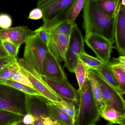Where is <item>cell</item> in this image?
<instances>
[{"label":"cell","instance_id":"obj_1","mask_svg":"<svg viewBox=\"0 0 125 125\" xmlns=\"http://www.w3.org/2000/svg\"><path fill=\"white\" fill-rule=\"evenodd\" d=\"M115 17L109 16L103 12L95 0H86L83 14V26L86 36L96 34L104 37L114 44Z\"/></svg>","mask_w":125,"mask_h":125},{"label":"cell","instance_id":"obj_2","mask_svg":"<svg viewBox=\"0 0 125 125\" xmlns=\"http://www.w3.org/2000/svg\"><path fill=\"white\" fill-rule=\"evenodd\" d=\"M78 91L79 100L77 106L75 125H96L100 121L101 117L87 78Z\"/></svg>","mask_w":125,"mask_h":125},{"label":"cell","instance_id":"obj_3","mask_svg":"<svg viewBox=\"0 0 125 125\" xmlns=\"http://www.w3.org/2000/svg\"><path fill=\"white\" fill-rule=\"evenodd\" d=\"M76 0H38L37 7L43 14L42 26L49 31L67 19V15Z\"/></svg>","mask_w":125,"mask_h":125},{"label":"cell","instance_id":"obj_4","mask_svg":"<svg viewBox=\"0 0 125 125\" xmlns=\"http://www.w3.org/2000/svg\"><path fill=\"white\" fill-rule=\"evenodd\" d=\"M27 94L15 88L0 84V111L24 116L27 114Z\"/></svg>","mask_w":125,"mask_h":125},{"label":"cell","instance_id":"obj_5","mask_svg":"<svg viewBox=\"0 0 125 125\" xmlns=\"http://www.w3.org/2000/svg\"><path fill=\"white\" fill-rule=\"evenodd\" d=\"M23 58L31 67L43 76V65L48 51L47 45L34 33L25 42Z\"/></svg>","mask_w":125,"mask_h":125},{"label":"cell","instance_id":"obj_6","mask_svg":"<svg viewBox=\"0 0 125 125\" xmlns=\"http://www.w3.org/2000/svg\"><path fill=\"white\" fill-rule=\"evenodd\" d=\"M17 61L21 72L27 77L34 89L40 96L52 103H59L64 100L51 89L42 76L31 67L23 58L17 59Z\"/></svg>","mask_w":125,"mask_h":125},{"label":"cell","instance_id":"obj_7","mask_svg":"<svg viewBox=\"0 0 125 125\" xmlns=\"http://www.w3.org/2000/svg\"><path fill=\"white\" fill-rule=\"evenodd\" d=\"M84 51V40L78 26L74 27L70 36L69 41L65 59L64 66L73 73L80 60V54Z\"/></svg>","mask_w":125,"mask_h":125},{"label":"cell","instance_id":"obj_8","mask_svg":"<svg viewBox=\"0 0 125 125\" xmlns=\"http://www.w3.org/2000/svg\"><path fill=\"white\" fill-rule=\"evenodd\" d=\"M47 100L40 96L27 95L26 108L27 113L31 114L35 121L33 125H61L48 116L46 104Z\"/></svg>","mask_w":125,"mask_h":125},{"label":"cell","instance_id":"obj_9","mask_svg":"<svg viewBox=\"0 0 125 125\" xmlns=\"http://www.w3.org/2000/svg\"><path fill=\"white\" fill-rule=\"evenodd\" d=\"M91 71L99 84L107 105L114 108L122 114H125V102L122 95L106 82L96 71L93 70H91Z\"/></svg>","mask_w":125,"mask_h":125},{"label":"cell","instance_id":"obj_10","mask_svg":"<svg viewBox=\"0 0 125 125\" xmlns=\"http://www.w3.org/2000/svg\"><path fill=\"white\" fill-rule=\"evenodd\" d=\"M84 41L101 61L105 64L110 62L113 43L104 37L96 34L85 36Z\"/></svg>","mask_w":125,"mask_h":125},{"label":"cell","instance_id":"obj_11","mask_svg":"<svg viewBox=\"0 0 125 125\" xmlns=\"http://www.w3.org/2000/svg\"><path fill=\"white\" fill-rule=\"evenodd\" d=\"M42 77L57 94L64 100L74 103L77 106L79 100V92L70 83L67 79L56 80Z\"/></svg>","mask_w":125,"mask_h":125},{"label":"cell","instance_id":"obj_12","mask_svg":"<svg viewBox=\"0 0 125 125\" xmlns=\"http://www.w3.org/2000/svg\"><path fill=\"white\" fill-rule=\"evenodd\" d=\"M114 35L116 49L120 55H125V6L120 4L114 19Z\"/></svg>","mask_w":125,"mask_h":125},{"label":"cell","instance_id":"obj_13","mask_svg":"<svg viewBox=\"0 0 125 125\" xmlns=\"http://www.w3.org/2000/svg\"><path fill=\"white\" fill-rule=\"evenodd\" d=\"M34 34V31L26 26H18L0 30V40L21 46Z\"/></svg>","mask_w":125,"mask_h":125},{"label":"cell","instance_id":"obj_14","mask_svg":"<svg viewBox=\"0 0 125 125\" xmlns=\"http://www.w3.org/2000/svg\"><path fill=\"white\" fill-rule=\"evenodd\" d=\"M43 77L56 80L67 79L64 70L56 58L48 50L43 65Z\"/></svg>","mask_w":125,"mask_h":125},{"label":"cell","instance_id":"obj_15","mask_svg":"<svg viewBox=\"0 0 125 125\" xmlns=\"http://www.w3.org/2000/svg\"><path fill=\"white\" fill-rule=\"evenodd\" d=\"M49 34L48 49L59 62H64L70 35Z\"/></svg>","mask_w":125,"mask_h":125},{"label":"cell","instance_id":"obj_16","mask_svg":"<svg viewBox=\"0 0 125 125\" xmlns=\"http://www.w3.org/2000/svg\"><path fill=\"white\" fill-rule=\"evenodd\" d=\"M46 108L48 116L60 125H75V122L72 119L48 100L46 104Z\"/></svg>","mask_w":125,"mask_h":125},{"label":"cell","instance_id":"obj_17","mask_svg":"<svg viewBox=\"0 0 125 125\" xmlns=\"http://www.w3.org/2000/svg\"><path fill=\"white\" fill-rule=\"evenodd\" d=\"M87 78L90 83L93 97L100 115L105 110L107 104L103 97L99 84L92 74L91 70H88Z\"/></svg>","mask_w":125,"mask_h":125},{"label":"cell","instance_id":"obj_18","mask_svg":"<svg viewBox=\"0 0 125 125\" xmlns=\"http://www.w3.org/2000/svg\"><path fill=\"white\" fill-rule=\"evenodd\" d=\"M100 116L112 125H125V114H122L109 106H106Z\"/></svg>","mask_w":125,"mask_h":125},{"label":"cell","instance_id":"obj_19","mask_svg":"<svg viewBox=\"0 0 125 125\" xmlns=\"http://www.w3.org/2000/svg\"><path fill=\"white\" fill-rule=\"evenodd\" d=\"M111 62L104 65L97 67L92 70L96 71L106 82L121 93L119 84L116 80L110 67Z\"/></svg>","mask_w":125,"mask_h":125},{"label":"cell","instance_id":"obj_20","mask_svg":"<svg viewBox=\"0 0 125 125\" xmlns=\"http://www.w3.org/2000/svg\"><path fill=\"white\" fill-rule=\"evenodd\" d=\"M100 9L109 16L115 17L121 0H95Z\"/></svg>","mask_w":125,"mask_h":125},{"label":"cell","instance_id":"obj_21","mask_svg":"<svg viewBox=\"0 0 125 125\" xmlns=\"http://www.w3.org/2000/svg\"><path fill=\"white\" fill-rule=\"evenodd\" d=\"M77 26L75 21L70 22L65 20L60 22L48 31L50 33L53 34L70 35L74 27Z\"/></svg>","mask_w":125,"mask_h":125},{"label":"cell","instance_id":"obj_22","mask_svg":"<svg viewBox=\"0 0 125 125\" xmlns=\"http://www.w3.org/2000/svg\"><path fill=\"white\" fill-rule=\"evenodd\" d=\"M52 103L72 119L75 122L77 114V106L74 103L64 100L59 103Z\"/></svg>","mask_w":125,"mask_h":125},{"label":"cell","instance_id":"obj_23","mask_svg":"<svg viewBox=\"0 0 125 125\" xmlns=\"http://www.w3.org/2000/svg\"><path fill=\"white\" fill-rule=\"evenodd\" d=\"M110 67L121 89L122 95L125 93V69L113 63H110Z\"/></svg>","mask_w":125,"mask_h":125},{"label":"cell","instance_id":"obj_24","mask_svg":"<svg viewBox=\"0 0 125 125\" xmlns=\"http://www.w3.org/2000/svg\"><path fill=\"white\" fill-rule=\"evenodd\" d=\"M79 59L84 63L88 70H92L95 68L107 64L104 63L97 58L90 55L85 52L80 54Z\"/></svg>","mask_w":125,"mask_h":125},{"label":"cell","instance_id":"obj_25","mask_svg":"<svg viewBox=\"0 0 125 125\" xmlns=\"http://www.w3.org/2000/svg\"><path fill=\"white\" fill-rule=\"evenodd\" d=\"M0 84L10 86L29 95L40 96L39 93L34 89L12 80H5L1 81H0Z\"/></svg>","mask_w":125,"mask_h":125},{"label":"cell","instance_id":"obj_26","mask_svg":"<svg viewBox=\"0 0 125 125\" xmlns=\"http://www.w3.org/2000/svg\"><path fill=\"white\" fill-rule=\"evenodd\" d=\"M23 116L10 112L0 111V125H8L22 121Z\"/></svg>","mask_w":125,"mask_h":125},{"label":"cell","instance_id":"obj_27","mask_svg":"<svg viewBox=\"0 0 125 125\" xmlns=\"http://www.w3.org/2000/svg\"><path fill=\"white\" fill-rule=\"evenodd\" d=\"M88 69L84 63L79 60L76 67L75 73L76 75L79 89H80L87 79Z\"/></svg>","mask_w":125,"mask_h":125},{"label":"cell","instance_id":"obj_28","mask_svg":"<svg viewBox=\"0 0 125 125\" xmlns=\"http://www.w3.org/2000/svg\"><path fill=\"white\" fill-rule=\"evenodd\" d=\"M86 0H76L70 9L66 20L70 22H74L83 8Z\"/></svg>","mask_w":125,"mask_h":125},{"label":"cell","instance_id":"obj_29","mask_svg":"<svg viewBox=\"0 0 125 125\" xmlns=\"http://www.w3.org/2000/svg\"><path fill=\"white\" fill-rule=\"evenodd\" d=\"M20 66L17 61L6 67L0 72V81L11 80V77L16 71L19 70Z\"/></svg>","mask_w":125,"mask_h":125},{"label":"cell","instance_id":"obj_30","mask_svg":"<svg viewBox=\"0 0 125 125\" xmlns=\"http://www.w3.org/2000/svg\"><path fill=\"white\" fill-rule=\"evenodd\" d=\"M1 44L9 56L16 58L19 52L20 45L7 41H2Z\"/></svg>","mask_w":125,"mask_h":125},{"label":"cell","instance_id":"obj_31","mask_svg":"<svg viewBox=\"0 0 125 125\" xmlns=\"http://www.w3.org/2000/svg\"><path fill=\"white\" fill-rule=\"evenodd\" d=\"M11 80L14 81L34 89L31 82L29 81L27 77L21 72L20 69L19 70L16 71L14 73H13L11 77Z\"/></svg>","mask_w":125,"mask_h":125},{"label":"cell","instance_id":"obj_32","mask_svg":"<svg viewBox=\"0 0 125 125\" xmlns=\"http://www.w3.org/2000/svg\"><path fill=\"white\" fill-rule=\"evenodd\" d=\"M34 33L39 39L47 45L49 42L50 34L49 31L44 28L42 26L34 31Z\"/></svg>","mask_w":125,"mask_h":125},{"label":"cell","instance_id":"obj_33","mask_svg":"<svg viewBox=\"0 0 125 125\" xmlns=\"http://www.w3.org/2000/svg\"><path fill=\"white\" fill-rule=\"evenodd\" d=\"M12 24V20L9 15L5 13L0 14V28L2 29L10 28Z\"/></svg>","mask_w":125,"mask_h":125},{"label":"cell","instance_id":"obj_34","mask_svg":"<svg viewBox=\"0 0 125 125\" xmlns=\"http://www.w3.org/2000/svg\"><path fill=\"white\" fill-rule=\"evenodd\" d=\"M17 59L16 58L10 56L0 58V72L5 68L17 61Z\"/></svg>","mask_w":125,"mask_h":125},{"label":"cell","instance_id":"obj_35","mask_svg":"<svg viewBox=\"0 0 125 125\" xmlns=\"http://www.w3.org/2000/svg\"><path fill=\"white\" fill-rule=\"evenodd\" d=\"M43 14L42 10L39 8H34L30 12L28 18L32 20H39L42 18Z\"/></svg>","mask_w":125,"mask_h":125},{"label":"cell","instance_id":"obj_36","mask_svg":"<svg viewBox=\"0 0 125 125\" xmlns=\"http://www.w3.org/2000/svg\"><path fill=\"white\" fill-rule=\"evenodd\" d=\"M35 121L34 117L31 114L27 113L23 117L22 122L24 125H31Z\"/></svg>","mask_w":125,"mask_h":125},{"label":"cell","instance_id":"obj_37","mask_svg":"<svg viewBox=\"0 0 125 125\" xmlns=\"http://www.w3.org/2000/svg\"><path fill=\"white\" fill-rule=\"evenodd\" d=\"M115 63L114 64L121 67L125 69V56L120 55L116 59H114Z\"/></svg>","mask_w":125,"mask_h":125},{"label":"cell","instance_id":"obj_38","mask_svg":"<svg viewBox=\"0 0 125 125\" xmlns=\"http://www.w3.org/2000/svg\"><path fill=\"white\" fill-rule=\"evenodd\" d=\"M9 56L7 52L3 47L1 43H0V58Z\"/></svg>","mask_w":125,"mask_h":125},{"label":"cell","instance_id":"obj_39","mask_svg":"<svg viewBox=\"0 0 125 125\" xmlns=\"http://www.w3.org/2000/svg\"><path fill=\"white\" fill-rule=\"evenodd\" d=\"M120 3L123 6H125V0H121Z\"/></svg>","mask_w":125,"mask_h":125},{"label":"cell","instance_id":"obj_40","mask_svg":"<svg viewBox=\"0 0 125 125\" xmlns=\"http://www.w3.org/2000/svg\"><path fill=\"white\" fill-rule=\"evenodd\" d=\"M19 122H18L15 123H12V124H10V125H19Z\"/></svg>","mask_w":125,"mask_h":125},{"label":"cell","instance_id":"obj_41","mask_svg":"<svg viewBox=\"0 0 125 125\" xmlns=\"http://www.w3.org/2000/svg\"><path fill=\"white\" fill-rule=\"evenodd\" d=\"M106 125H112V124H109V123H108V124H107Z\"/></svg>","mask_w":125,"mask_h":125},{"label":"cell","instance_id":"obj_42","mask_svg":"<svg viewBox=\"0 0 125 125\" xmlns=\"http://www.w3.org/2000/svg\"><path fill=\"white\" fill-rule=\"evenodd\" d=\"M0 43H1V41L0 40Z\"/></svg>","mask_w":125,"mask_h":125},{"label":"cell","instance_id":"obj_43","mask_svg":"<svg viewBox=\"0 0 125 125\" xmlns=\"http://www.w3.org/2000/svg\"><path fill=\"white\" fill-rule=\"evenodd\" d=\"M33 125V124H32V125Z\"/></svg>","mask_w":125,"mask_h":125},{"label":"cell","instance_id":"obj_44","mask_svg":"<svg viewBox=\"0 0 125 125\" xmlns=\"http://www.w3.org/2000/svg\"></svg>","mask_w":125,"mask_h":125}]
</instances>
